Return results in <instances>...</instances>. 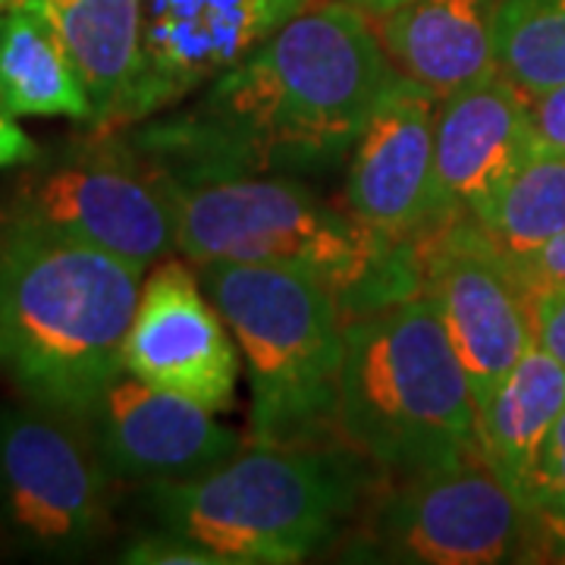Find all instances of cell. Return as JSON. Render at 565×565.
<instances>
[{
    "mask_svg": "<svg viewBox=\"0 0 565 565\" xmlns=\"http://www.w3.org/2000/svg\"><path fill=\"white\" fill-rule=\"evenodd\" d=\"M497 70L534 98L565 82V0H503Z\"/></svg>",
    "mask_w": 565,
    "mask_h": 565,
    "instance_id": "44dd1931",
    "label": "cell"
},
{
    "mask_svg": "<svg viewBox=\"0 0 565 565\" xmlns=\"http://www.w3.org/2000/svg\"><path fill=\"white\" fill-rule=\"evenodd\" d=\"M114 481L82 418L29 399L0 408V512L25 544L79 553L102 541Z\"/></svg>",
    "mask_w": 565,
    "mask_h": 565,
    "instance_id": "9c48e42d",
    "label": "cell"
},
{
    "mask_svg": "<svg viewBox=\"0 0 565 565\" xmlns=\"http://www.w3.org/2000/svg\"><path fill=\"white\" fill-rule=\"evenodd\" d=\"M345 3H352L355 10H362L371 22H381L393 10H399L403 3H408V0H345Z\"/></svg>",
    "mask_w": 565,
    "mask_h": 565,
    "instance_id": "83f0119b",
    "label": "cell"
},
{
    "mask_svg": "<svg viewBox=\"0 0 565 565\" xmlns=\"http://www.w3.org/2000/svg\"><path fill=\"white\" fill-rule=\"evenodd\" d=\"M243 352L248 444H340L345 315L318 277L274 264H195Z\"/></svg>",
    "mask_w": 565,
    "mask_h": 565,
    "instance_id": "8992f818",
    "label": "cell"
},
{
    "mask_svg": "<svg viewBox=\"0 0 565 565\" xmlns=\"http://www.w3.org/2000/svg\"><path fill=\"white\" fill-rule=\"evenodd\" d=\"M531 129L537 151H563L565 154V82L544 95L527 98Z\"/></svg>",
    "mask_w": 565,
    "mask_h": 565,
    "instance_id": "d4e9b609",
    "label": "cell"
},
{
    "mask_svg": "<svg viewBox=\"0 0 565 565\" xmlns=\"http://www.w3.org/2000/svg\"><path fill=\"white\" fill-rule=\"evenodd\" d=\"M337 427L384 478L481 459L475 393L424 292L345 321Z\"/></svg>",
    "mask_w": 565,
    "mask_h": 565,
    "instance_id": "277c9868",
    "label": "cell"
},
{
    "mask_svg": "<svg viewBox=\"0 0 565 565\" xmlns=\"http://www.w3.org/2000/svg\"><path fill=\"white\" fill-rule=\"evenodd\" d=\"M39 158L35 141L22 132L17 120L0 107V170L3 167H17V163H29Z\"/></svg>",
    "mask_w": 565,
    "mask_h": 565,
    "instance_id": "4316f807",
    "label": "cell"
},
{
    "mask_svg": "<svg viewBox=\"0 0 565 565\" xmlns=\"http://www.w3.org/2000/svg\"><path fill=\"white\" fill-rule=\"evenodd\" d=\"M525 550V505L484 459L381 478L337 544L340 559L396 565H497Z\"/></svg>",
    "mask_w": 565,
    "mask_h": 565,
    "instance_id": "52a82bcc",
    "label": "cell"
},
{
    "mask_svg": "<svg viewBox=\"0 0 565 565\" xmlns=\"http://www.w3.org/2000/svg\"><path fill=\"white\" fill-rule=\"evenodd\" d=\"M384 475L355 449L248 444L217 471L148 484L163 531L192 537L226 565H296L337 550Z\"/></svg>",
    "mask_w": 565,
    "mask_h": 565,
    "instance_id": "5b68a950",
    "label": "cell"
},
{
    "mask_svg": "<svg viewBox=\"0 0 565 565\" xmlns=\"http://www.w3.org/2000/svg\"><path fill=\"white\" fill-rule=\"evenodd\" d=\"M522 267L525 280L537 289V286H550V282H565V233L556 239L541 245L537 252H531L525 258H515Z\"/></svg>",
    "mask_w": 565,
    "mask_h": 565,
    "instance_id": "484cf974",
    "label": "cell"
},
{
    "mask_svg": "<svg viewBox=\"0 0 565 565\" xmlns=\"http://www.w3.org/2000/svg\"><path fill=\"white\" fill-rule=\"evenodd\" d=\"M17 3H20V0H0V17H3L7 10H13Z\"/></svg>",
    "mask_w": 565,
    "mask_h": 565,
    "instance_id": "f1b7e54d",
    "label": "cell"
},
{
    "mask_svg": "<svg viewBox=\"0 0 565 565\" xmlns=\"http://www.w3.org/2000/svg\"><path fill=\"white\" fill-rule=\"evenodd\" d=\"M0 107L10 117H95L76 63L35 7L0 17Z\"/></svg>",
    "mask_w": 565,
    "mask_h": 565,
    "instance_id": "d6986e66",
    "label": "cell"
},
{
    "mask_svg": "<svg viewBox=\"0 0 565 565\" xmlns=\"http://www.w3.org/2000/svg\"><path fill=\"white\" fill-rule=\"evenodd\" d=\"M22 217L110 252L141 270L177 252L170 185L136 141L107 132L22 182Z\"/></svg>",
    "mask_w": 565,
    "mask_h": 565,
    "instance_id": "ba28073f",
    "label": "cell"
},
{
    "mask_svg": "<svg viewBox=\"0 0 565 565\" xmlns=\"http://www.w3.org/2000/svg\"><path fill=\"white\" fill-rule=\"evenodd\" d=\"M503 0H408L377 25L396 73L437 98L497 70Z\"/></svg>",
    "mask_w": 565,
    "mask_h": 565,
    "instance_id": "2e32d148",
    "label": "cell"
},
{
    "mask_svg": "<svg viewBox=\"0 0 565 565\" xmlns=\"http://www.w3.org/2000/svg\"><path fill=\"white\" fill-rule=\"evenodd\" d=\"M475 408L481 459L522 500L527 475L565 408V364L534 343Z\"/></svg>",
    "mask_w": 565,
    "mask_h": 565,
    "instance_id": "e0dca14e",
    "label": "cell"
},
{
    "mask_svg": "<svg viewBox=\"0 0 565 565\" xmlns=\"http://www.w3.org/2000/svg\"><path fill=\"white\" fill-rule=\"evenodd\" d=\"M63 41L92 98L95 129H107L139 70L141 0H20Z\"/></svg>",
    "mask_w": 565,
    "mask_h": 565,
    "instance_id": "ac0fdd59",
    "label": "cell"
},
{
    "mask_svg": "<svg viewBox=\"0 0 565 565\" xmlns=\"http://www.w3.org/2000/svg\"><path fill=\"white\" fill-rule=\"evenodd\" d=\"M377 25L345 0H308L262 47L180 114L141 129L167 180L230 173L305 177L343 163L396 79Z\"/></svg>",
    "mask_w": 565,
    "mask_h": 565,
    "instance_id": "6da1fadb",
    "label": "cell"
},
{
    "mask_svg": "<svg viewBox=\"0 0 565 565\" xmlns=\"http://www.w3.org/2000/svg\"><path fill=\"white\" fill-rule=\"evenodd\" d=\"M490 239L525 258L565 233V154L534 151L475 214Z\"/></svg>",
    "mask_w": 565,
    "mask_h": 565,
    "instance_id": "ffe728a7",
    "label": "cell"
},
{
    "mask_svg": "<svg viewBox=\"0 0 565 565\" xmlns=\"http://www.w3.org/2000/svg\"><path fill=\"white\" fill-rule=\"evenodd\" d=\"M126 371L217 415L236 405L243 352L195 264L163 258L141 280L126 337Z\"/></svg>",
    "mask_w": 565,
    "mask_h": 565,
    "instance_id": "7c38bea8",
    "label": "cell"
},
{
    "mask_svg": "<svg viewBox=\"0 0 565 565\" xmlns=\"http://www.w3.org/2000/svg\"><path fill=\"white\" fill-rule=\"evenodd\" d=\"M82 422L110 475L145 487L204 478L248 446L239 430L217 422V412L129 371L104 390Z\"/></svg>",
    "mask_w": 565,
    "mask_h": 565,
    "instance_id": "4fadbf2b",
    "label": "cell"
},
{
    "mask_svg": "<svg viewBox=\"0 0 565 565\" xmlns=\"http://www.w3.org/2000/svg\"><path fill=\"white\" fill-rule=\"evenodd\" d=\"M537 151L527 95L490 70L437 102L434 226L475 217L487 199Z\"/></svg>",
    "mask_w": 565,
    "mask_h": 565,
    "instance_id": "9a60e30c",
    "label": "cell"
},
{
    "mask_svg": "<svg viewBox=\"0 0 565 565\" xmlns=\"http://www.w3.org/2000/svg\"><path fill=\"white\" fill-rule=\"evenodd\" d=\"M534 323L537 345L565 364V282H550L534 289Z\"/></svg>",
    "mask_w": 565,
    "mask_h": 565,
    "instance_id": "cb8c5ba5",
    "label": "cell"
},
{
    "mask_svg": "<svg viewBox=\"0 0 565 565\" xmlns=\"http://www.w3.org/2000/svg\"><path fill=\"white\" fill-rule=\"evenodd\" d=\"M122 559L132 565H226L214 550L163 527L126 546Z\"/></svg>",
    "mask_w": 565,
    "mask_h": 565,
    "instance_id": "603a6c76",
    "label": "cell"
},
{
    "mask_svg": "<svg viewBox=\"0 0 565 565\" xmlns=\"http://www.w3.org/2000/svg\"><path fill=\"white\" fill-rule=\"evenodd\" d=\"M422 292L462 362L475 403L537 343L534 286L478 217H456L418 239Z\"/></svg>",
    "mask_w": 565,
    "mask_h": 565,
    "instance_id": "30bf717a",
    "label": "cell"
},
{
    "mask_svg": "<svg viewBox=\"0 0 565 565\" xmlns=\"http://www.w3.org/2000/svg\"><path fill=\"white\" fill-rule=\"evenodd\" d=\"M522 505L527 522L525 559L565 563V408L527 475Z\"/></svg>",
    "mask_w": 565,
    "mask_h": 565,
    "instance_id": "7402d4cb",
    "label": "cell"
},
{
    "mask_svg": "<svg viewBox=\"0 0 565 565\" xmlns=\"http://www.w3.org/2000/svg\"><path fill=\"white\" fill-rule=\"evenodd\" d=\"M141 270L39 221L0 248V367L29 403L85 418L126 374Z\"/></svg>",
    "mask_w": 565,
    "mask_h": 565,
    "instance_id": "7a4b0ae2",
    "label": "cell"
},
{
    "mask_svg": "<svg viewBox=\"0 0 565 565\" xmlns=\"http://www.w3.org/2000/svg\"><path fill=\"white\" fill-rule=\"evenodd\" d=\"M308 0H141L139 70L107 129L177 107L262 47Z\"/></svg>",
    "mask_w": 565,
    "mask_h": 565,
    "instance_id": "8fae6325",
    "label": "cell"
},
{
    "mask_svg": "<svg viewBox=\"0 0 565 565\" xmlns=\"http://www.w3.org/2000/svg\"><path fill=\"white\" fill-rule=\"evenodd\" d=\"M437 95L396 76L345 158L343 204L393 239H422L434 226Z\"/></svg>",
    "mask_w": 565,
    "mask_h": 565,
    "instance_id": "5bb4252c",
    "label": "cell"
},
{
    "mask_svg": "<svg viewBox=\"0 0 565 565\" xmlns=\"http://www.w3.org/2000/svg\"><path fill=\"white\" fill-rule=\"evenodd\" d=\"M167 180V177H163ZM177 252L189 264L292 267L340 299L345 321L422 296L418 239H393L345 204L323 202L299 177L230 173L173 182Z\"/></svg>",
    "mask_w": 565,
    "mask_h": 565,
    "instance_id": "3957f363",
    "label": "cell"
}]
</instances>
